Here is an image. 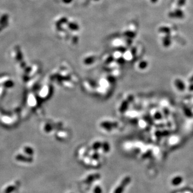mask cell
Masks as SVG:
<instances>
[{"label":"cell","mask_w":193,"mask_h":193,"mask_svg":"<svg viewBox=\"0 0 193 193\" xmlns=\"http://www.w3.org/2000/svg\"><path fill=\"white\" fill-rule=\"evenodd\" d=\"M158 31L160 33H165L166 34H170L171 33V29L169 27H166V26H162L159 27V28L158 29Z\"/></svg>","instance_id":"obj_4"},{"label":"cell","mask_w":193,"mask_h":193,"mask_svg":"<svg viewBox=\"0 0 193 193\" xmlns=\"http://www.w3.org/2000/svg\"><path fill=\"white\" fill-rule=\"evenodd\" d=\"M171 43L170 34H166V36L162 39V43L165 47L169 46Z\"/></svg>","instance_id":"obj_2"},{"label":"cell","mask_w":193,"mask_h":193,"mask_svg":"<svg viewBox=\"0 0 193 193\" xmlns=\"http://www.w3.org/2000/svg\"><path fill=\"white\" fill-rule=\"evenodd\" d=\"M124 35L127 37L129 39H132L136 36V33L131 31H127L124 33Z\"/></svg>","instance_id":"obj_5"},{"label":"cell","mask_w":193,"mask_h":193,"mask_svg":"<svg viewBox=\"0 0 193 193\" xmlns=\"http://www.w3.org/2000/svg\"><path fill=\"white\" fill-rule=\"evenodd\" d=\"M168 16L171 18L182 19L185 17L184 12L180 9H177L174 11H171L168 14Z\"/></svg>","instance_id":"obj_1"},{"label":"cell","mask_w":193,"mask_h":193,"mask_svg":"<svg viewBox=\"0 0 193 193\" xmlns=\"http://www.w3.org/2000/svg\"><path fill=\"white\" fill-rule=\"evenodd\" d=\"M68 26L69 29L73 31H77L80 29V26H79L78 24L73 22L69 23L68 24Z\"/></svg>","instance_id":"obj_3"},{"label":"cell","mask_w":193,"mask_h":193,"mask_svg":"<svg viewBox=\"0 0 193 193\" xmlns=\"http://www.w3.org/2000/svg\"><path fill=\"white\" fill-rule=\"evenodd\" d=\"M186 2V0H178L177 3V6L179 8L182 7V6H185Z\"/></svg>","instance_id":"obj_6"},{"label":"cell","mask_w":193,"mask_h":193,"mask_svg":"<svg viewBox=\"0 0 193 193\" xmlns=\"http://www.w3.org/2000/svg\"><path fill=\"white\" fill-rule=\"evenodd\" d=\"M73 0H63V2L66 4H69L72 2Z\"/></svg>","instance_id":"obj_7"},{"label":"cell","mask_w":193,"mask_h":193,"mask_svg":"<svg viewBox=\"0 0 193 193\" xmlns=\"http://www.w3.org/2000/svg\"><path fill=\"white\" fill-rule=\"evenodd\" d=\"M158 0H150V1L151 2V3H156L158 2Z\"/></svg>","instance_id":"obj_8"}]
</instances>
